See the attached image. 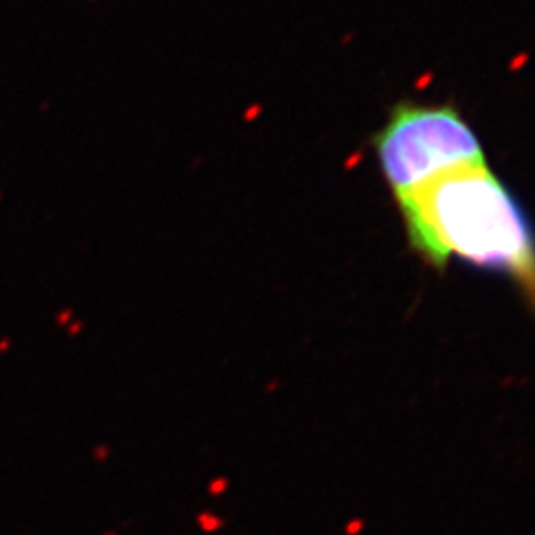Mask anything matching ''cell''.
<instances>
[{
    "label": "cell",
    "instance_id": "1",
    "mask_svg": "<svg viewBox=\"0 0 535 535\" xmlns=\"http://www.w3.org/2000/svg\"><path fill=\"white\" fill-rule=\"evenodd\" d=\"M396 202L408 244L424 262L444 268L458 258L500 272L535 307V232L488 163L434 178Z\"/></svg>",
    "mask_w": 535,
    "mask_h": 535
},
{
    "label": "cell",
    "instance_id": "2",
    "mask_svg": "<svg viewBox=\"0 0 535 535\" xmlns=\"http://www.w3.org/2000/svg\"><path fill=\"white\" fill-rule=\"evenodd\" d=\"M379 169L394 200L448 173L484 165V147L452 103L398 101L373 135Z\"/></svg>",
    "mask_w": 535,
    "mask_h": 535
}]
</instances>
